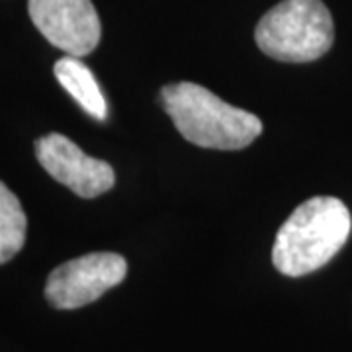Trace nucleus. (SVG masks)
<instances>
[{"label":"nucleus","instance_id":"6e6552de","mask_svg":"<svg viewBox=\"0 0 352 352\" xmlns=\"http://www.w3.org/2000/svg\"><path fill=\"white\" fill-rule=\"evenodd\" d=\"M25 219L22 204L12 190L0 180V264L8 263L25 243Z\"/></svg>","mask_w":352,"mask_h":352},{"label":"nucleus","instance_id":"423d86ee","mask_svg":"<svg viewBox=\"0 0 352 352\" xmlns=\"http://www.w3.org/2000/svg\"><path fill=\"white\" fill-rule=\"evenodd\" d=\"M36 157L57 182L80 198H96L116 184V173L110 164L88 157L75 141L61 133L39 138L36 141Z\"/></svg>","mask_w":352,"mask_h":352},{"label":"nucleus","instance_id":"20e7f679","mask_svg":"<svg viewBox=\"0 0 352 352\" xmlns=\"http://www.w3.org/2000/svg\"><path fill=\"white\" fill-rule=\"evenodd\" d=\"M127 263L116 252H90L57 266L47 278L45 298L57 309H78L122 284Z\"/></svg>","mask_w":352,"mask_h":352},{"label":"nucleus","instance_id":"f03ea898","mask_svg":"<svg viewBox=\"0 0 352 352\" xmlns=\"http://www.w3.org/2000/svg\"><path fill=\"white\" fill-rule=\"evenodd\" d=\"M161 104L182 138L206 149L237 151L263 133L254 113L231 106L196 82L166 85Z\"/></svg>","mask_w":352,"mask_h":352},{"label":"nucleus","instance_id":"7ed1b4c3","mask_svg":"<svg viewBox=\"0 0 352 352\" xmlns=\"http://www.w3.org/2000/svg\"><path fill=\"white\" fill-rule=\"evenodd\" d=\"M254 39L276 61L309 63L333 45V16L321 0H282L261 18Z\"/></svg>","mask_w":352,"mask_h":352},{"label":"nucleus","instance_id":"0eeeda50","mask_svg":"<svg viewBox=\"0 0 352 352\" xmlns=\"http://www.w3.org/2000/svg\"><path fill=\"white\" fill-rule=\"evenodd\" d=\"M53 73L57 76L59 85L78 102V106L85 112L96 120H104L108 116L106 98L94 75L90 73L87 65L80 61V57H73V55L61 57L53 67Z\"/></svg>","mask_w":352,"mask_h":352},{"label":"nucleus","instance_id":"f257e3e1","mask_svg":"<svg viewBox=\"0 0 352 352\" xmlns=\"http://www.w3.org/2000/svg\"><path fill=\"white\" fill-rule=\"evenodd\" d=\"M351 229V212L344 201L333 196L309 198L278 229L272 263L284 276L315 272L344 247Z\"/></svg>","mask_w":352,"mask_h":352},{"label":"nucleus","instance_id":"39448f33","mask_svg":"<svg viewBox=\"0 0 352 352\" xmlns=\"http://www.w3.org/2000/svg\"><path fill=\"white\" fill-rule=\"evenodd\" d=\"M28 12L41 36L73 57L98 47L100 18L92 0H28Z\"/></svg>","mask_w":352,"mask_h":352}]
</instances>
